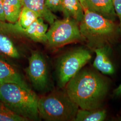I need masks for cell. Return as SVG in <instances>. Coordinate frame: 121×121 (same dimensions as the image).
<instances>
[{
    "label": "cell",
    "mask_w": 121,
    "mask_h": 121,
    "mask_svg": "<svg viewBox=\"0 0 121 121\" xmlns=\"http://www.w3.org/2000/svg\"><path fill=\"white\" fill-rule=\"evenodd\" d=\"M39 117L45 121H74L79 107L65 91H54L39 98Z\"/></svg>",
    "instance_id": "obj_4"
},
{
    "label": "cell",
    "mask_w": 121,
    "mask_h": 121,
    "mask_svg": "<svg viewBox=\"0 0 121 121\" xmlns=\"http://www.w3.org/2000/svg\"><path fill=\"white\" fill-rule=\"evenodd\" d=\"M80 2V3H81V4L82 5V7L83 8H84V0H79Z\"/></svg>",
    "instance_id": "obj_23"
},
{
    "label": "cell",
    "mask_w": 121,
    "mask_h": 121,
    "mask_svg": "<svg viewBox=\"0 0 121 121\" xmlns=\"http://www.w3.org/2000/svg\"><path fill=\"white\" fill-rule=\"evenodd\" d=\"M23 6L34 11L39 16L50 25L56 19V16L48 9L45 0H22Z\"/></svg>",
    "instance_id": "obj_13"
},
{
    "label": "cell",
    "mask_w": 121,
    "mask_h": 121,
    "mask_svg": "<svg viewBox=\"0 0 121 121\" xmlns=\"http://www.w3.org/2000/svg\"><path fill=\"white\" fill-rule=\"evenodd\" d=\"M48 46L57 48L70 43L84 41L81 34L79 23L70 17L56 20L50 25L46 33Z\"/></svg>",
    "instance_id": "obj_6"
},
{
    "label": "cell",
    "mask_w": 121,
    "mask_h": 121,
    "mask_svg": "<svg viewBox=\"0 0 121 121\" xmlns=\"http://www.w3.org/2000/svg\"><path fill=\"white\" fill-rule=\"evenodd\" d=\"M39 97L29 87L15 83L0 84V100L27 121H38Z\"/></svg>",
    "instance_id": "obj_3"
},
{
    "label": "cell",
    "mask_w": 121,
    "mask_h": 121,
    "mask_svg": "<svg viewBox=\"0 0 121 121\" xmlns=\"http://www.w3.org/2000/svg\"><path fill=\"white\" fill-rule=\"evenodd\" d=\"M106 117V111L102 108L90 110L79 108L74 121H103Z\"/></svg>",
    "instance_id": "obj_16"
},
{
    "label": "cell",
    "mask_w": 121,
    "mask_h": 121,
    "mask_svg": "<svg viewBox=\"0 0 121 121\" xmlns=\"http://www.w3.org/2000/svg\"><path fill=\"white\" fill-rule=\"evenodd\" d=\"M27 121L13 112L0 100V121Z\"/></svg>",
    "instance_id": "obj_18"
},
{
    "label": "cell",
    "mask_w": 121,
    "mask_h": 121,
    "mask_svg": "<svg viewBox=\"0 0 121 121\" xmlns=\"http://www.w3.org/2000/svg\"><path fill=\"white\" fill-rule=\"evenodd\" d=\"M5 27L16 37H22L36 42L46 43L48 25L42 18L39 17L30 26L22 28L16 23L3 22Z\"/></svg>",
    "instance_id": "obj_8"
},
{
    "label": "cell",
    "mask_w": 121,
    "mask_h": 121,
    "mask_svg": "<svg viewBox=\"0 0 121 121\" xmlns=\"http://www.w3.org/2000/svg\"><path fill=\"white\" fill-rule=\"evenodd\" d=\"M39 17L32 10L23 6L19 17L16 23L22 28H26L30 26Z\"/></svg>",
    "instance_id": "obj_17"
},
{
    "label": "cell",
    "mask_w": 121,
    "mask_h": 121,
    "mask_svg": "<svg viewBox=\"0 0 121 121\" xmlns=\"http://www.w3.org/2000/svg\"><path fill=\"white\" fill-rule=\"evenodd\" d=\"M79 27L87 47L91 51L105 46L112 47L121 33L119 26L114 21L87 9L84 10Z\"/></svg>",
    "instance_id": "obj_2"
},
{
    "label": "cell",
    "mask_w": 121,
    "mask_h": 121,
    "mask_svg": "<svg viewBox=\"0 0 121 121\" xmlns=\"http://www.w3.org/2000/svg\"><path fill=\"white\" fill-rule=\"evenodd\" d=\"M16 37L11 33L0 21V57L9 61L20 59L22 52L14 38Z\"/></svg>",
    "instance_id": "obj_9"
},
{
    "label": "cell",
    "mask_w": 121,
    "mask_h": 121,
    "mask_svg": "<svg viewBox=\"0 0 121 121\" xmlns=\"http://www.w3.org/2000/svg\"><path fill=\"white\" fill-rule=\"evenodd\" d=\"M63 0H45V4L48 9L52 12H61Z\"/></svg>",
    "instance_id": "obj_19"
},
{
    "label": "cell",
    "mask_w": 121,
    "mask_h": 121,
    "mask_svg": "<svg viewBox=\"0 0 121 121\" xmlns=\"http://www.w3.org/2000/svg\"><path fill=\"white\" fill-rule=\"evenodd\" d=\"M110 84L107 78L96 69H81L65 86V91L79 108H102L108 95Z\"/></svg>",
    "instance_id": "obj_1"
},
{
    "label": "cell",
    "mask_w": 121,
    "mask_h": 121,
    "mask_svg": "<svg viewBox=\"0 0 121 121\" xmlns=\"http://www.w3.org/2000/svg\"><path fill=\"white\" fill-rule=\"evenodd\" d=\"M5 22L13 23L17 21L23 7L22 0H3Z\"/></svg>",
    "instance_id": "obj_15"
},
{
    "label": "cell",
    "mask_w": 121,
    "mask_h": 121,
    "mask_svg": "<svg viewBox=\"0 0 121 121\" xmlns=\"http://www.w3.org/2000/svg\"><path fill=\"white\" fill-rule=\"evenodd\" d=\"M119 27H120V29L121 33V17L119 18Z\"/></svg>",
    "instance_id": "obj_24"
},
{
    "label": "cell",
    "mask_w": 121,
    "mask_h": 121,
    "mask_svg": "<svg viewBox=\"0 0 121 121\" xmlns=\"http://www.w3.org/2000/svg\"><path fill=\"white\" fill-rule=\"evenodd\" d=\"M112 2L117 16L121 17V0H112Z\"/></svg>",
    "instance_id": "obj_20"
},
{
    "label": "cell",
    "mask_w": 121,
    "mask_h": 121,
    "mask_svg": "<svg viewBox=\"0 0 121 121\" xmlns=\"http://www.w3.org/2000/svg\"><path fill=\"white\" fill-rule=\"evenodd\" d=\"M93 51L96 55L93 64L94 69L105 75H112L114 73V66L110 57L112 47L105 46L95 48Z\"/></svg>",
    "instance_id": "obj_10"
},
{
    "label": "cell",
    "mask_w": 121,
    "mask_h": 121,
    "mask_svg": "<svg viewBox=\"0 0 121 121\" xmlns=\"http://www.w3.org/2000/svg\"><path fill=\"white\" fill-rule=\"evenodd\" d=\"M88 48L72 49L60 56L57 65L58 84L65 87L69 80L91 60L92 54Z\"/></svg>",
    "instance_id": "obj_5"
},
{
    "label": "cell",
    "mask_w": 121,
    "mask_h": 121,
    "mask_svg": "<svg viewBox=\"0 0 121 121\" xmlns=\"http://www.w3.org/2000/svg\"><path fill=\"white\" fill-rule=\"evenodd\" d=\"M113 95L115 97H121V83L120 84L115 88L113 92Z\"/></svg>",
    "instance_id": "obj_22"
},
{
    "label": "cell",
    "mask_w": 121,
    "mask_h": 121,
    "mask_svg": "<svg viewBox=\"0 0 121 121\" xmlns=\"http://www.w3.org/2000/svg\"><path fill=\"white\" fill-rule=\"evenodd\" d=\"M26 73L33 86L39 91L47 87L48 72L47 62L43 55L38 51H32L28 59Z\"/></svg>",
    "instance_id": "obj_7"
},
{
    "label": "cell",
    "mask_w": 121,
    "mask_h": 121,
    "mask_svg": "<svg viewBox=\"0 0 121 121\" xmlns=\"http://www.w3.org/2000/svg\"><path fill=\"white\" fill-rule=\"evenodd\" d=\"M3 0H0V21L5 22V20L4 18V13L3 11Z\"/></svg>",
    "instance_id": "obj_21"
},
{
    "label": "cell",
    "mask_w": 121,
    "mask_h": 121,
    "mask_svg": "<svg viewBox=\"0 0 121 121\" xmlns=\"http://www.w3.org/2000/svg\"><path fill=\"white\" fill-rule=\"evenodd\" d=\"M65 17H70L79 23L84 15V9L79 0H63L62 10Z\"/></svg>",
    "instance_id": "obj_14"
},
{
    "label": "cell",
    "mask_w": 121,
    "mask_h": 121,
    "mask_svg": "<svg viewBox=\"0 0 121 121\" xmlns=\"http://www.w3.org/2000/svg\"><path fill=\"white\" fill-rule=\"evenodd\" d=\"M15 83L29 87L21 74L9 61L0 57V84Z\"/></svg>",
    "instance_id": "obj_11"
},
{
    "label": "cell",
    "mask_w": 121,
    "mask_h": 121,
    "mask_svg": "<svg viewBox=\"0 0 121 121\" xmlns=\"http://www.w3.org/2000/svg\"><path fill=\"white\" fill-rule=\"evenodd\" d=\"M83 9L97 13L113 21L117 16L112 0H84Z\"/></svg>",
    "instance_id": "obj_12"
}]
</instances>
